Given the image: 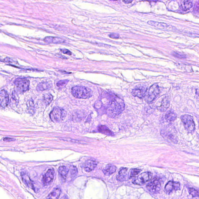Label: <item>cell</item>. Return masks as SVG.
<instances>
[{
    "label": "cell",
    "instance_id": "obj_1",
    "mask_svg": "<svg viewBox=\"0 0 199 199\" xmlns=\"http://www.w3.org/2000/svg\"><path fill=\"white\" fill-rule=\"evenodd\" d=\"M125 108V103L120 98H114L110 102L106 110V113L111 117H115L119 115Z\"/></svg>",
    "mask_w": 199,
    "mask_h": 199
},
{
    "label": "cell",
    "instance_id": "obj_2",
    "mask_svg": "<svg viewBox=\"0 0 199 199\" xmlns=\"http://www.w3.org/2000/svg\"><path fill=\"white\" fill-rule=\"evenodd\" d=\"M72 93L74 96L78 99H88L93 95L92 91L84 86H74L72 89Z\"/></svg>",
    "mask_w": 199,
    "mask_h": 199
},
{
    "label": "cell",
    "instance_id": "obj_3",
    "mask_svg": "<svg viewBox=\"0 0 199 199\" xmlns=\"http://www.w3.org/2000/svg\"><path fill=\"white\" fill-rule=\"evenodd\" d=\"M67 112L64 109L57 107L53 108L50 114V118L54 122H60L66 118Z\"/></svg>",
    "mask_w": 199,
    "mask_h": 199
},
{
    "label": "cell",
    "instance_id": "obj_4",
    "mask_svg": "<svg viewBox=\"0 0 199 199\" xmlns=\"http://www.w3.org/2000/svg\"><path fill=\"white\" fill-rule=\"evenodd\" d=\"M160 93L159 88L157 84H154L147 90L144 99L148 104L152 103L157 97Z\"/></svg>",
    "mask_w": 199,
    "mask_h": 199
},
{
    "label": "cell",
    "instance_id": "obj_5",
    "mask_svg": "<svg viewBox=\"0 0 199 199\" xmlns=\"http://www.w3.org/2000/svg\"><path fill=\"white\" fill-rule=\"evenodd\" d=\"M181 119L186 130L189 133L194 132L195 125L193 117L189 115L185 114L181 116Z\"/></svg>",
    "mask_w": 199,
    "mask_h": 199
},
{
    "label": "cell",
    "instance_id": "obj_6",
    "mask_svg": "<svg viewBox=\"0 0 199 199\" xmlns=\"http://www.w3.org/2000/svg\"><path fill=\"white\" fill-rule=\"evenodd\" d=\"M161 181L159 178L155 177L147 186L149 191L152 194L157 193L161 189Z\"/></svg>",
    "mask_w": 199,
    "mask_h": 199
},
{
    "label": "cell",
    "instance_id": "obj_7",
    "mask_svg": "<svg viewBox=\"0 0 199 199\" xmlns=\"http://www.w3.org/2000/svg\"><path fill=\"white\" fill-rule=\"evenodd\" d=\"M16 89L20 93H23L29 90L30 82L25 78H17L14 82Z\"/></svg>",
    "mask_w": 199,
    "mask_h": 199
},
{
    "label": "cell",
    "instance_id": "obj_8",
    "mask_svg": "<svg viewBox=\"0 0 199 199\" xmlns=\"http://www.w3.org/2000/svg\"><path fill=\"white\" fill-rule=\"evenodd\" d=\"M153 175L150 172H144L139 175L133 181L134 184L142 185L146 183L152 179Z\"/></svg>",
    "mask_w": 199,
    "mask_h": 199
},
{
    "label": "cell",
    "instance_id": "obj_9",
    "mask_svg": "<svg viewBox=\"0 0 199 199\" xmlns=\"http://www.w3.org/2000/svg\"><path fill=\"white\" fill-rule=\"evenodd\" d=\"M180 183L172 181L168 182L165 187V190L167 193H170L173 190L177 191L180 190Z\"/></svg>",
    "mask_w": 199,
    "mask_h": 199
},
{
    "label": "cell",
    "instance_id": "obj_10",
    "mask_svg": "<svg viewBox=\"0 0 199 199\" xmlns=\"http://www.w3.org/2000/svg\"><path fill=\"white\" fill-rule=\"evenodd\" d=\"M54 177V171L52 169H49L43 176V182L45 186L50 184L53 181Z\"/></svg>",
    "mask_w": 199,
    "mask_h": 199
},
{
    "label": "cell",
    "instance_id": "obj_11",
    "mask_svg": "<svg viewBox=\"0 0 199 199\" xmlns=\"http://www.w3.org/2000/svg\"><path fill=\"white\" fill-rule=\"evenodd\" d=\"M97 164V161L95 160H87L84 164V169L86 172L92 171L96 168Z\"/></svg>",
    "mask_w": 199,
    "mask_h": 199
},
{
    "label": "cell",
    "instance_id": "obj_12",
    "mask_svg": "<svg viewBox=\"0 0 199 199\" xmlns=\"http://www.w3.org/2000/svg\"><path fill=\"white\" fill-rule=\"evenodd\" d=\"M1 98V106L2 108H5L8 105L9 102V95L6 91L4 90H2L0 93Z\"/></svg>",
    "mask_w": 199,
    "mask_h": 199
},
{
    "label": "cell",
    "instance_id": "obj_13",
    "mask_svg": "<svg viewBox=\"0 0 199 199\" xmlns=\"http://www.w3.org/2000/svg\"><path fill=\"white\" fill-rule=\"evenodd\" d=\"M44 41L46 43H53V44H59L65 43V40L63 39L58 37H46L44 39Z\"/></svg>",
    "mask_w": 199,
    "mask_h": 199
},
{
    "label": "cell",
    "instance_id": "obj_14",
    "mask_svg": "<svg viewBox=\"0 0 199 199\" xmlns=\"http://www.w3.org/2000/svg\"><path fill=\"white\" fill-rule=\"evenodd\" d=\"M147 90L144 87L137 88L133 90L132 94L134 96L141 99L144 97Z\"/></svg>",
    "mask_w": 199,
    "mask_h": 199
},
{
    "label": "cell",
    "instance_id": "obj_15",
    "mask_svg": "<svg viewBox=\"0 0 199 199\" xmlns=\"http://www.w3.org/2000/svg\"><path fill=\"white\" fill-rule=\"evenodd\" d=\"M170 106V101L168 97H165L161 100V104L158 106V109L160 111L164 112L168 109Z\"/></svg>",
    "mask_w": 199,
    "mask_h": 199
},
{
    "label": "cell",
    "instance_id": "obj_16",
    "mask_svg": "<svg viewBox=\"0 0 199 199\" xmlns=\"http://www.w3.org/2000/svg\"><path fill=\"white\" fill-rule=\"evenodd\" d=\"M127 168H121L119 171L118 175L116 177L117 181L122 182L126 180V178H127Z\"/></svg>",
    "mask_w": 199,
    "mask_h": 199
},
{
    "label": "cell",
    "instance_id": "obj_17",
    "mask_svg": "<svg viewBox=\"0 0 199 199\" xmlns=\"http://www.w3.org/2000/svg\"><path fill=\"white\" fill-rule=\"evenodd\" d=\"M52 86L51 82H43L39 83L37 86V90L39 91H43L48 90Z\"/></svg>",
    "mask_w": 199,
    "mask_h": 199
},
{
    "label": "cell",
    "instance_id": "obj_18",
    "mask_svg": "<svg viewBox=\"0 0 199 199\" xmlns=\"http://www.w3.org/2000/svg\"><path fill=\"white\" fill-rule=\"evenodd\" d=\"M22 179L23 182L26 184L29 188H31L34 191H35V188L34 185L33 184L32 181L30 180V178L27 175L25 174H22Z\"/></svg>",
    "mask_w": 199,
    "mask_h": 199
},
{
    "label": "cell",
    "instance_id": "obj_19",
    "mask_svg": "<svg viewBox=\"0 0 199 199\" xmlns=\"http://www.w3.org/2000/svg\"><path fill=\"white\" fill-rule=\"evenodd\" d=\"M116 167L112 165H108L105 167V169L103 170L104 174L107 175H112L116 171Z\"/></svg>",
    "mask_w": 199,
    "mask_h": 199
},
{
    "label": "cell",
    "instance_id": "obj_20",
    "mask_svg": "<svg viewBox=\"0 0 199 199\" xmlns=\"http://www.w3.org/2000/svg\"><path fill=\"white\" fill-rule=\"evenodd\" d=\"M98 130L100 133L106 135H107L113 136L114 135L113 133H112V131L110 130L108 128L104 125L100 126L98 127Z\"/></svg>",
    "mask_w": 199,
    "mask_h": 199
},
{
    "label": "cell",
    "instance_id": "obj_21",
    "mask_svg": "<svg viewBox=\"0 0 199 199\" xmlns=\"http://www.w3.org/2000/svg\"><path fill=\"white\" fill-rule=\"evenodd\" d=\"M61 190L60 188L55 189L51 193L49 194L48 199H58L60 196Z\"/></svg>",
    "mask_w": 199,
    "mask_h": 199
},
{
    "label": "cell",
    "instance_id": "obj_22",
    "mask_svg": "<svg viewBox=\"0 0 199 199\" xmlns=\"http://www.w3.org/2000/svg\"><path fill=\"white\" fill-rule=\"evenodd\" d=\"M177 115L173 110H170L167 112L165 116V119L169 122L174 121L176 119Z\"/></svg>",
    "mask_w": 199,
    "mask_h": 199
},
{
    "label": "cell",
    "instance_id": "obj_23",
    "mask_svg": "<svg viewBox=\"0 0 199 199\" xmlns=\"http://www.w3.org/2000/svg\"><path fill=\"white\" fill-rule=\"evenodd\" d=\"M69 170L67 167L65 166H61L58 169V173L64 180L66 179L67 177L68 174Z\"/></svg>",
    "mask_w": 199,
    "mask_h": 199
},
{
    "label": "cell",
    "instance_id": "obj_24",
    "mask_svg": "<svg viewBox=\"0 0 199 199\" xmlns=\"http://www.w3.org/2000/svg\"><path fill=\"white\" fill-rule=\"evenodd\" d=\"M147 23L150 25L156 27L159 29H166L167 28V25L166 23H160L156 22H154L153 21H149L147 22Z\"/></svg>",
    "mask_w": 199,
    "mask_h": 199
},
{
    "label": "cell",
    "instance_id": "obj_25",
    "mask_svg": "<svg viewBox=\"0 0 199 199\" xmlns=\"http://www.w3.org/2000/svg\"><path fill=\"white\" fill-rule=\"evenodd\" d=\"M193 4L191 1H182V6L184 9L188 10L192 7Z\"/></svg>",
    "mask_w": 199,
    "mask_h": 199
},
{
    "label": "cell",
    "instance_id": "obj_26",
    "mask_svg": "<svg viewBox=\"0 0 199 199\" xmlns=\"http://www.w3.org/2000/svg\"><path fill=\"white\" fill-rule=\"evenodd\" d=\"M53 100V96L51 94H46L43 97V100L44 102L46 105H48Z\"/></svg>",
    "mask_w": 199,
    "mask_h": 199
},
{
    "label": "cell",
    "instance_id": "obj_27",
    "mask_svg": "<svg viewBox=\"0 0 199 199\" xmlns=\"http://www.w3.org/2000/svg\"><path fill=\"white\" fill-rule=\"evenodd\" d=\"M141 171V170L137 169V168L131 169L130 171L129 175V178L130 179L131 178L137 176V175H138L140 173Z\"/></svg>",
    "mask_w": 199,
    "mask_h": 199
},
{
    "label": "cell",
    "instance_id": "obj_28",
    "mask_svg": "<svg viewBox=\"0 0 199 199\" xmlns=\"http://www.w3.org/2000/svg\"><path fill=\"white\" fill-rule=\"evenodd\" d=\"M68 80H61L57 83V86L60 88H65L69 82Z\"/></svg>",
    "mask_w": 199,
    "mask_h": 199
},
{
    "label": "cell",
    "instance_id": "obj_29",
    "mask_svg": "<svg viewBox=\"0 0 199 199\" xmlns=\"http://www.w3.org/2000/svg\"><path fill=\"white\" fill-rule=\"evenodd\" d=\"M189 192L193 197H199V191L193 188L189 189Z\"/></svg>",
    "mask_w": 199,
    "mask_h": 199
},
{
    "label": "cell",
    "instance_id": "obj_30",
    "mask_svg": "<svg viewBox=\"0 0 199 199\" xmlns=\"http://www.w3.org/2000/svg\"><path fill=\"white\" fill-rule=\"evenodd\" d=\"M78 173V169L76 167L72 166L71 168V174L72 177H74Z\"/></svg>",
    "mask_w": 199,
    "mask_h": 199
},
{
    "label": "cell",
    "instance_id": "obj_31",
    "mask_svg": "<svg viewBox=\"0 0 199 199\" xmlns=\"http://www.w3.org/2000/svg\"><path fill=\"white\" fill-rule=\"evenodd\" d=\"M61 51L63 53L65 54L69 55H72V53L69 50H67V49H64L61 50Z\"/></svg>",
    "mask_w": 199,
    "mask_h": 199
},
{
    "label": "cell",
    "instance_id": "obj_32",
    "mask_svg": "<svg viewBox=\"0 0 199 199\" xmlns=\"http://www.w3.org/2000/svg\"><path fill=\"white\" fill-rule=\"evenodd\" d=\"M109 36L112 39H117L119 38V35L117 34H111L109 35Z\"/></svg>",
    "mask_w": 199,
    "mask_h": 199
},
{
    "label": "cell",
    "instance_id": "obj_33",
    "mask_svg": "<svg viewBox=\"0 0 199 199\" xmlns=\"http://www.w3.org/2000/svg\"><path fill=\"white\" fill-rule=\"evenodd\" d=\"M173 55L174 57H176L177 58H184V56L183 55L178 53H177L174 52V53H173Z\"/></svg>",
    "mask_w": 199,
    "mask_h": 199
},
{
    "label": "cell",
    "instance_id": "obj_34",
    "mask_svg": "<svg viewBox=\"0 0 199 199\" xmlns=\"http://www.w3.org/2000/svg\"><path fill=\"white\" fill-rule=\"evenodd\" d=\"M15 140V139H12V138L8 137L5 138L4 139V141L11 142L13 141V140Z\"/></svg>",
    "mask_w": 199,
    "mask_h": 199
},
{
    "label": "cell",
    "instance_id": "obj_35",
    "mask_svg": "<svg viewBox=\"0 0 199 199\" xmlns=\"http://www.w3.org/2000/svg\"><path fill=\"white\" fill-rule=\"evenodd\" d=\"M123 2L126 4L130 3L132 2V1H123Z\"/></svg>",
    "mask_w": 199,
    "mask_h": 199
},
{
    "label": "cell",
    "instance_id": "obj_36",
    "mask_svg": "<svg viewBox=\"0 0 199 199\" xmlns=\"http://www.w3.org/2000/svg\"><path fill=\"white\" fill-rule=\"evenodd\" d=\"M196 94L198 95L199 96V88L198 89L196 90Z\"/></svg>",
    "mask_w": 199,
    "mask_h": 199
}]
</instances>
